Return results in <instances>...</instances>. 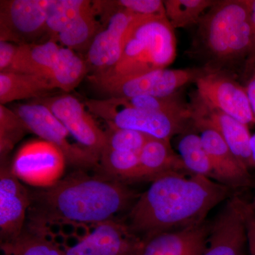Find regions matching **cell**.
Segmentation results:
<instances>
[{"instance_id":"6da1fadb","label":"cell","mask_w":255,"mask_h":255,"mask_svg":"<svg viewBox=\"0 0 255 255\" xmlns=\"http://www.w3.org/2000/svg\"><path fill=\"white\" fill-rule=\"evenodd\" d=\"M232 191L203 176H163L140 194L124 223L141 240L181 231L206 221L211 210L233 195Z\"/></svg>"},{"instance_id":"7a4b0ae2","label":"cell","mask_w":255,"mask_h":255,"mask_svg":"<svg viewBox=\"0 0 255 255\" xmlns=\"http://www.w3.org/2000/svg\"><path fill=\"white\" fill-rule=\"evenodd\" d=\"M139 196L121 181L78 171L52 187L30 192L28 226L60 221L100 224L131 209Z\"/></svg>"},{"instance_id":"3957f363","label":"cell","mask_w":255,"mask_h":255,"mask_svg":"<svg viewBox=\"0 0 255 255\" xmlns=\"http://www.w3.org/2000/svg\"><path fill=\"white\" fill-rule=\"evenodd\" d=\"M194 50L206 71L222 72L246 58L254 48L251 0L217 1L198 21Z\"/></svg>"},{"instance_id":"277c9868","label":"cell","mask_w":255,"mask_h":255,"mask_svg":"<svg viewBox=\"0 0 255 255\" xmlns=\"http://www.w3.org/2000/svg\"><path fill=\"white\" fill-rule=\"evenodd\" d=\"M177 53L174 28L167 16H138L124 39L122 56L113 68L92 74L90 81L128 78L167 68Z\"/></svg>"},{"instance_id":"5b68a950","label":"cell","mask_w":255,"mask_h":255,"mask_svg":"<svg viewBox=\"0 0 255 255\" xmlns=\"http://www.w3.org/2000/svg\"><path fill=\"white\" fill-rule=\"evenodd\" d=\"M89 112L103 119L109 127L130 129L148 136L170 141L190 128L192 122L164 114L145 112L126 105L117 97L85 101Z\"/></svg>"},{"instance_id":"8992f818","label":"cell","mask_w":255,"mask_h":255,"mask_svg":"<svg viewBox=\"0 0 255 255\" xmlns=\"http://www.w3.org/2000/svg\"><path fill=\"white\" fill-rule=\"evenodd\" d=\"M13 111L22 119L30 132L60 149L67 163L80 169L99 168L100 157L71 142L72 135L66 128L44 105L33 101L20 104Z\"/></svg>"},{"instance_id":"52a82bcc","label":"cell","mask_w":255,"mask_h":255,"mask_svg":"<svg viewBox=\"0 0 255 255\" xmlns=\"http://www.w3.org/2000/svg\"><path fill=\"white\" fill-rule=\"evenodd\" d=\"M202 72L194 69L165 68L128 78L90 82L109 97H166L174 95L189 82H195Z\"/></svg>"},{"instance_id":"ba28073f","label":"cell","mask_w":255,"mask_h":255,"mask_svg":"<svg viewBox=\"0 0 255 255\" xmlns=\"http://www.w3.org/2000/svg\"><path fill=\"white\" fill-rule=\"evenodd\" d=\"M51 0H1L0 41L36 43L47 36V11Z\"/></svg>"},{"instance_id":"9c48e42d","label":"cell","mask_w":255,"mask_h":255,"mask_svg":"<svg viewBox=\"0 0 255 255\" xmlns=\"http://www.w3.org/2000/svg\"><path fill=\"white\" fill-rule=\"evenodd\" d=\"M252 204L233 194L212 221L207 246L201 255H244L247 223Z\"/></svg>"},{"instance_id":"30bf717a","label":"cell","mask_w":255,"mask_h":255,"mask_svg":"<svg viewBox=\"0 0 255 255\" xmlns=\"http://www.w3.org/2000/svg\"><path fill=\"white\" fill-rule=\"evenodd\" d=\"M67 162L62 151L45 140L23 145L15 155L11 169L23 182L35 187H52L63 177Z\"/></svg>"},{"instance_id":"8fae6325","label":"cell","mask_w":255,"mask_h":255,"mask_svg":"<svg viewBox=\"0 0 255 255\" xmlns=\"http://www.w3.org/2000/svg\"><path fill=\"white\" fill-rule=\"evenodd\" d=\"M33 101L46 107L80 145L100 157L107 142V134L96 123L85 104L69 95Z\"/></svg>"},{"instance_id":"7c38bea8","label":"cell","mask_w":255,"mask_h":255,"mask_svg":"<svg viewBox=\"0 0 255 255\" xmlns=\"http://www.w3.org/2000/svg\"><path fill=\"white\" fill-rule=\"evenodd\" d=\"M113 9L102 18L103 26L96 35L87 52V65L100 73L118 63L123 50L124 39L135 18L140 15L122 9L114 1Z\"/></svg>"},{"instance_id":"4fadbf2b","label":"cell","mask_w":255,"mask_h":255,"mask_svg":"<svg viewBox=\"0 0 255 255\" xmlns=\"http://www.w3.org/2000/svg\"><path fill=\"white\" fill-rule=\"evenodd\" d=\"M197 95L206 103L249 126L253 111L245 87L223 72L203 71L195 80Z\"/></svg>"},{"instance_id":"5bb4252c","label":"cell","mask_w":255,"mask_h":255,"mask_svg":"<svg viewBox=\"0 0 255 255\" xmlns=\"http://www.w3.org/2000/svg\"><path fill=\"white\" fill-rule=\"evenodd\" d=\"M7 160V159H6ZM6 160L0 170V236L1 244L17 239L25 228L31 205L30 192L20 182Z\"/></svg>"},{"instance_id":"9a60e30c","label":"cell","mask_w":255,"mask_h":255,"mask_svg":"<svg viewBox=\"0 0 255 255\" xmlns=\"http://www.w3.org/2000/svg\"><path fill=\"white\" fill-rule=\"evenodd\" d=\"M194 127H206L216 130L238 159L248 167H253L251 142L248 126L206 103L196 94L190 106Z\"/></svg>"},{"instance_id":"2e32d148","label":"cell","mask_w":255,"mask_h":255,"mask_svg":"<svg viewBox=\"0 0 255 255\" xmlns=\"http://www.w3.org/2000/svg\"><path fill=\"white\" fill-rule=\"evenodd\" d=\"M141 242L125 223L112 219L97 224L88 236L64 251L65 255H133Z\"/></svg>"},{"instance_id":"e0dca14e","label":"cell","mask_w":255,"mask_h":255,"mask_svg":"<svg viewBox=\"0 0 255 255\" xmlns=\"http://www.w3.org/2000/svg\"><path fill=\"white\" fill-rule=\"evenodd\" d=\"M194 127L199 131L214 167L216 182L232 190L251 186L252 177L248 167L234 155L221 135L211 128Z\"/></svg>"},{"instance_id":"ac0fdd59","label":"cell","mask_w":255,"mask_h":255,"mask_svg":"<svg viewBox=\"0 0 255 255\" xmlns=\"http://www.w3.org/2000/svg\"><path fill=\"white\" fill-rule=\"evenodd\" d=\"M210 221L142 240L133 255H201L207 246Z\"/></svg>"},{"instance_id":"d6986e66","label":"cell","mask_w":255,"mask_h":255,"mask_svg":"<svg viewBox=\"0 0 255 255\" xmlns=\"http://www.w3.org/2000/svg\"><path fill=\"white\" fill-rule=\"evenodd\" d=\"M142 181H154L169 174H187L188 172L180 156L174 152L170 141L149 137L140 152Z\"/></svg>"},{"instance_id":"ffe728a7","label":"cell","mask_w":255,"mask_h":255,"mask_svg":"<svg viewBox=\"0 0 255 255\" xmlns=\"http://www.w3.org/2000/svg\"><path fill=\"white\" fill-rule=\"evenodd\" d=\"M60 46L53 40L17 45L14 61L6 72L28 74L48 79L58 58Z\"/></svg>"},{"instance_id":"44dd1931","label":"cell","mask_w":255,"mask_h":255,"mask_svg":"<svg viewBox=\"0 0 255 255\" xmlns=\"http://www.w3.org/2000/svg\"><path fill=\"white\" fill-rule=\"evenodd\" d=\"M55 90L44 77L28 74L0 73V105L23 100L44 98Z\"/></svg>"},{"instance_id":"7402d4cb","label":"cell","mask_w":255,"mask_h":255,"mask_svg":"<svg viewBox=\"0 0 255 255\" xmlns=\"http://www.w3.org/2000/svg\"><path fill=\"white\" fill-rule=\"evenodd\" d=\"M97 15L93 2L91 9L74 18L57 36L55 41L71 50H88L96 35L103 26Z\"/></svg>"},{"instance_id":"603a6c76","label":"cell","mask_w":255,"mask_h":255,"mask_svg":"<svg viewBox=\"0 0 255 255\" xmlns=\"http://www.w3.org/2000/svg\"><path fill=\"white\" fill-rule=\"evenodd\" d=\"M88 72L86 60L75 50L62 46L48 80L55 89L69 92L78 86Z\"/></svg>"},{"instance_id":"cb8c5ba5","label":"cell","mask_w":255,"mask_h":255,"mask_svg":"<svg viewBox=\"0 0 255 255\" xmlns=\"http://www.w3.org/2000/svg\"><path fill=\"white\" fill-rule=\"evenodd\" d=\"M140 153L104 148L99 168L102 175L125 183L142 181Z\"/></svg>"},{"instance_id":"d4e9b609","label":"cell","mask_w":255,"mask_h":255,"mask_svg":"<svg viewBox=\"0 0 255 255\" xmlns=\"http://www.w3.org/2000/svg\"><path fill=\"white\" fill-rule=\"evenodd\" d=\"M177 149L183 163L189 173L216 181L214 167L199 133L190 130V128L183 132L178 140Z\"/></svg>"},{"instance_id":"484cf974","label":"cell","mask_w":255,"mask_h":255,"mask_svg":"<svg viewBox=\"0 0 255 255\" xmlns=\"http://www.w3.org/2000/svg\"><path fill=\"white\" fill-rule=\"evenodd\" d=\"M126 105L145 112L164 114L169 117L192 122L190 106L174 95L166 97L136 96L133 97H117Z\"/></svg>"},{"instance_id":"4316f807","label":"cell","mask_w":255,"mask_h":255,"mask_svg":"<svg viewBox=\"0 0 255 255\" xmlns=\"http://www.w3.org/2000/svg\"><path fill=\"white\" fill-rule=\"evenodd\" d=\"M93 1L87 0H51L47 11L48 39L55 41L69 23L79 15L91 9Z\"/></svg>"},{"instance_id":"83f0119b","label":"cell","mask_w":255,"mask_h":255,"mask_svg":"<svg viewBox=\"0 0 255 255\" xmlns=\"http://www.w3.org/2000/svg\"><path fill=\"white\" fill-rule=\"evenodd\" d=\"M1 249L9 255H65L44 233L28 227L21 236L9 243L1 244Z\"/></svg>"},{"instance_id":"f1b7e54d","label":"cell","mask_w":255,"mask_h":255,"mask_svg":"<svg viewBox=\"0 0 255 255\" xmlns=\"http://www.w3.org/2000/svg\"><path fill=\"white\" fill-rule=\"evenodd\" d=\"M166 16L173 28L196 24L205 11L217 1L213 0H165Z\"/></svg>"},{"instance_id":"f546056e","label":"cell","mask_w":255,"mask_h":255,"mask_svg":"<svg viewBox=\"0 0 255 255\" xmlns=\"http://www.w3.org/2000/svg\"><path fill=\"white\" fill-rule=\"evenodd\" d=\"M30 132L27 126L14 111L0 105V158L6 160L15 145Z\"/></svg>"},{"instance_id":"4dcf8cb0","label":"cell","mask_w":255,"mask_h":255,"mask_svg":"<svg viewBox=\"0 0 255 255\" xmlns=\"http://www.w3.org/2000/svg\"><path fill=\"white\" fill-rule=\"evenodd\" d=\"M107 142L104 148L119 151H128L140 153L148 140V135L142 132L109 127L107 130Z\"/></svg>"},{"instance_id":"1f68e13d","label":"cell","mask_w":255,"mask_h":255,"mask_svg":"<svg viewBox=\"0 0 255 255\" xmlns=\"http://www.w3.org/2000/svg\"><path fill=\"white\" fill-rule=\"evenodd\" d=\"M116 4L122 9L140 16H167L164 1L160 0H119Z\"/></svg>"},{"instance_id":"d6a6232c","label":"cell","mask_w":255,"mask_h":255,"mask_svg":"<svg viewBox=\"0 0 255 255\" xmlns=\"http://www.w3.org/2000/svg\"><path fill=\"white\" fill-rule=\"evenodd\" d=\"M17 45L6 41H0V73L7 71L14 61Z\"/></svg>"},{"instance_id":"836d02e7","label":"cell","mask_w":255,"mask_h":255,"mask_svg":"<svg viewBox=\"0 0 255 255\" xmlns=\"http://www.w3.org/2000/svg\"><path fill=\"white\" fill-rule=\"evenodd\" d=\"M248 246L251 255H255V210L252 206L247 223Z\"/></svg>"},{"instance_id":"e575fe53","label":"cell","mask_w":255,"mask_h":255,"mask_svg":"<svg viewBox=\"0 0 255 255\" xmlns=\"http://www.w3.org/2000/svg\"><path fill=\"white\" fill-rule=\"evenodd\" d=\"M253 71L254 72L247 82L245 88H246L247 95H248V100L251 104L253 117H254V124H255V69H253Z\"/></svg>"},{"instance_id":"d590c367","label":"cell","mask_w":255,"mask_h":255,"mask_svg":"<svg viewBox=\"0 0 255 255\" xmlns=\"http://www.w3.org/2000/svg\"><path fill=\"white\" fill-rule=\"evenodd\" d=\"M251 11L252 26H253V34H254V48H253V54L250 58H253L255 55V0H251Z\"/></svg>"},{"instance_id":"8d00e7d4","label":"cell","mask_w":255,"mask_h":255,"mask_svg":"<svg viewBox=\"0 0 255 255\" xmlns=\"http://www.w3.org/2000/svg\"><path fill=\"white\" fill-rule=\"evenodd\" d=\"M252 162L253 167H255V134L251 137V142Z\"/></svg>"},{"instance_id":"74e56055","label":"cell","mask_w":255,"mask_h":255,"mask_svg":"<svg viewBox=\"0 0 255 255\" xmlns=\"http://www.w3.org/2000/svg\"><path fill=\"white\" fill-rule=\"evenodd\" d=\"M247 67L252 69H255V55L247 61Z\"/></svg>"},{"instance_id":"f35d334b","label":"cell","mask_w":255,"mask_h":255,"mask_svg":"<svg viewBox=\"0 0 255 255\" xmlns=\"http://www.w3.org/2000/svg\"><path fill=\"white\" fill-rule=\"evenodd\" d=\"M252 206H253V207L254 208V209H255V197L254 201H253V204H252Z\"/></svg>"}]
</instances>
